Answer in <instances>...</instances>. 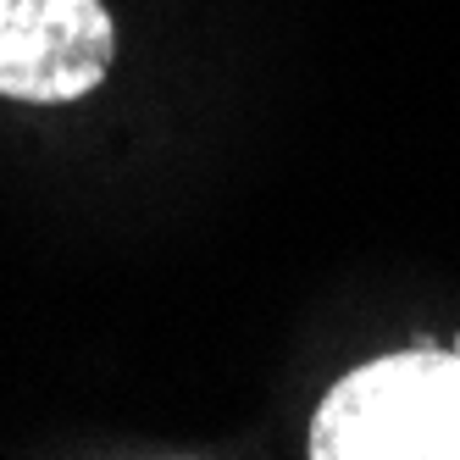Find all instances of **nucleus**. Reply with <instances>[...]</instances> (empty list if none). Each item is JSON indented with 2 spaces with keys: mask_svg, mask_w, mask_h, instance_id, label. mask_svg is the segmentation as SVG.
I'll use <instances>...</instances> for the list:
<instances>
[{
  "mask_svg": "<svg viewBox=\"0 0 460 460\" xmlns=\"http://www.w3.org/2000/svg\"><path fill=\"white\" fill-rule=\"evenodd\" d=\"M111 17L101 0H0V94L78 101L111 67Z\"/></svg>",
  "mask_w": 460,
  "mask_h": 460,
  "instance_id": "2",
  "label": "nucleus"
},
{
  "mask_svg": "<svg viewBox=\"0 0 460 460\" xmlns=\"http://www.w3.org/2000/svg\"><path fill=\"white\" fill-rule=\"evenodd\" d=\"M311 460H460V349L377 355L322 394Z\"/></svg>",
  "mask_w": 460,
  "mask_h": 460,
  "instance_id": "1",
  "label": "nucleus"
}]
</instances>
